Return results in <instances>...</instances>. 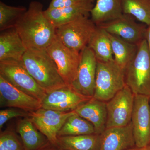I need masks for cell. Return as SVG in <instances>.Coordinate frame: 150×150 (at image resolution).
Listing matches in <instances>:
<instances>
[{"label":"cell","mask_w":150,"mask_h":150,"mask_svg":"<svg viewBox=\"0 0 150 150\" xmlns=\"http://www.w3.org/2000/svg\"><path fill=\"white\" fill-rule=\"evenodd\" d=\"M43 7L40 2H31L14 26L27 50H46L56 38V28Z\"/></svg>","instance_id":"obj_1"},{"label":"cell","mask_w":150,"mask_h":150,"mask_svg":"<svg viewBox=\"0 0 150 150\" xmlns=\"http://www.w3.org/2000/svg\"><path fill=\"white\" fill-rule=\"evenodd\" d=\"M22 62L30 74L46 93L67 86L46 50H27Z\"/></svg>","instance_id":"obj_2"},{"label":"cell","mask_w":150,"mask_h":150,"mask_svg":"<svg viewBox=\"0 0 150 150\" xmlns=\"http://www.w3.org/2000/svg\"><path fill=\"white\" fill-rule=\"evenodd\" d=\"M125 81L135 95L150 97V52L146 38L138 45L137 56L125 70Z\"/></svg>","instance_id":"obj_3"},{"label":"cell","mask_w":150,"mask_h":150,"mask_svg":"<svg viewBox=\"0 0 150 150\" xmlns=\"http://www.w3.org/2000/svg\"><path fill=\"white\" fill-rule=\"evenodd\" d=\"M126 85L125 70L114 60L97 61L94 98L107 102Z\"/></svg>","instance_id":"obj_4"},{"label":"cell","mask_w":150,"mask_h":150,"mask_svg":"<svg viewBox=\"0 0 150 150\" xmlns=\"http://www.w3.org/2000/svg\"><path fill=\"white\" fill-rule=\"evenodd\" d=\"M96 27L89 16L82 17L56 28V35L68 48L80 53L88 45Z\"/></svg>","instance_id":"obj_5"},{"label":"cell","mask_w":150,"mask_h":150,"mask_svg":"<svg viewBox=\"0 0 150 150\" xmlns=\"http://www.w3.org/2000/svg\"><path fill=\"white\" fill-rule=\"evenodd\" d=\"M0 76L17 88L40 102L47 94L30 74L22 61L0 62Z\"/></svg>","instance_id":"obj_6"},{"label":"cell","mask_w":150,"mask_h":150,"mask_svg":"<svg viewBox=\"0 0 150 150\" xmlns=\"http://www.w3.org/2000/svg\"><path fill=\"white\" fill-rule=\"evenodd\" d=\"M58 71L67 86H71L76 76L80 61V52L65 46L56 36L46 49Z\"/></svg>","instance_id":"obj_7"},{"label":"cell","mask_w":150,"mask_h":150,"mask_svg":"<svg viewBox=\"0 0 150 150\" xmlns=\"http://www.w3.org/2000/svg\"><path fill=\"white\" fill-rule=\"evenodd\" d=\"M135 94L128 86L106 102V129L123 127L131 123Z\"/></svg>","instance_id":"obj_8"},{"label":"cell","mask_w":150,"mask_h":150,"mask_svg":"<svg viewBox=\"0 0 150 150\" xmlns=\"http://www.w3.org/2000/svg\"><path fill=\"white\" fill-rule=\"evenodd\" d=\"M150 98L135 95L131 123L135 146L138 149L144 148L150 144Z\"/></svg>","instance_id":"obj_9"},{"label":"cell","mask_w":150,"mask_h":150,"mask_svg":"<svg viewBox=\"0 0 150 150\" xmlns=\"http://www.w3.org/2000/svg\"><path fill=\"white\" fill-rule=\"evenodd\" d=\"M97 60L93 51L86 46L80 52L76 76L70 86L79 93L93 97L95 88Z\"/></svg>","instance_id":"obj_10"},{"label":"cell","mask_w":150,"mask_h":150,"mask_svg":"<svg viewBox=\"0 0 150 150\" xmlns=\"http://www.w3.org/2000/svg\"><path fill=\"white\" fill-rule=\"evenodd\" d=\"M97 25L108 33L119 36L127 42L138 46L146 38L147 27L144 23L137 22L134 17L125 14Z\"/></svg>","instance_id":"obj_11"},{"label":"cell","mask_w":150,"mask_h":150,"mask_svg":"<svg viewBox=\"0 0 150 150\" xmlns=\"http://www.w3.org/2000/svg\"><path fill=\"white\" fill-rule=\"evenodd\" d=\"M75 111L64 112L40 108L29 112L28 116L38 130L52 144L57 145L58 134L67 118Z\"/></svg>","instance_id":"obj_12"},{"label":"cell","mask_w":150,"mask_h":150,"mask_svg":"<svg viewBox=\"0 0 150 150\" xmlns=\"http://www.w3.org/2000/svg\"><path fill=\"white\" fill-rule=\"evenodd\" d=\"M92 98L83 95L70 86H66L47 93L41 101V108L60 112H71Z\"/></svg>","instance_id":"obj_13"},{"label":"cell","mask_w":150,"mask_h":150,"mask_svg":"<svg viewBox=\"0 0 150 150\" xmlns=\"http://www.w3.org/2000/svg\"><path fill=\"white\" fill-rule=\"evenodd\" d=\"M0 105L1 107L15 108L28 112L41 108L39 100L17 88L1 76Z\"/></svg>","instance_id":"obj_14"},{"label":"cell","mask_w":150,"mask_h":150,"mask_svg":"<svg viewBox=\"0 0 150 150\" xmlns=\"http://www.w3.org/2000/svg\"><path fill=\"white\" fill-rule=\"evenodd\" d=\"M136 147L132 123L106 129L100 134L99 150H128Z\"/></svg>","instance_id":"obj_15"},{"label":"cell","mask_w":150,"mask_h":150,"mask_svg":"<svg viewBox=\"0 0 150 150\" xmlns=\"http://www.w3.org/2000/svg\"><path fill=\"white\" fill-rule=\"evenodd\" d=\"M94 2H86L60 8H47L44 12L56 28L82 17L90 16Z\"/></svg>","instance_id":"obj_16"},{"label":"cell","mask_w":150,"mask_h":150,"mask_svg":"<svg viewBox=\"0 0 150 150\" xmlns=\"http://www.w3.org/2000/svg\"><path fill=\"white\" fill-rule=\"evenodd\" d=\"M27 51V48L14 27L1 31L0 62L22 61Z\"/></svg>","instance_id":"obj_17"},{"label":"cell","mask_w":150,"mask_h":150,"mask_svg":"<svg viewBox=\"0 0 150 150\" xmlns=\"http://www.w3.org/2000/svg\"><path fill=\"white\" fill-rule=\"evenodd\" d=\"M78 115L93 125L96 134L100 135L106 129L107 111L106 102L93 97L74 110Z\"/></svg>","instance_id":"obj_18"},{"label":"cell","mask_w":150,"mask_h":150,"mask_svg":"<svg viewBox=\"0 0 150 150\" xmlns=\"http://www.w3.org/2000/svg\"><path fill=\"white\" fill-rule=\"evenodd\" d=\"M16 131L21 138L25 150H37L50 142L38 130L29 116L19 119Z\"/></svg>","instance_id":"obj_19"},{"label":"cell","mask_w":150,"mask_h":150,"mask_svg":"<svg viewBox=\"0 0 150 150\" xmlns=\"http://www.w3.org/2000/svg\"><path fill=\"white\" fill-rule=\"evenodd\" d=\"M123 14L120 0H96L90 16L97 25L115 19Z\"/></svg>","instance_id":"obj_20"},{"label":"cell","mask_w":150,"mask_h":150,"mask_svg":"<svg viewBox=\"0 0 150 150\" xmlns=\"http://www.w3.org/2000/svg\"><path fill=\"white\" fill-rule=\"evenodd\" d=\"M100 135L96 134L58 137L57 145L65 150H99Z\"/></svg>","instance_id":"obj_21"},{"label":"cell","mask_w":150,"mask_h":150,"mask_svg":"<svg viewBox=\"0 0 150 150\" xmlns=\"http://www.w3.org/2000/svg\"><path fill=\"white\" fill-rule=\"evenodd\" d=\"M87 46L93 51L97 61L108 62L114 60L108 33L99 26L96 25Z\"/></svg>","instance_id":"obj_22"},{"label":"cell","mask_w":150,"mask_h":150,"mask_svg":"<svg viewBox=\"0 0 150 150\" xmlns=\"http://www.w3.org/2000/svg\"><path fill=\"white\" fill-rule=\"evenodd\" d=\"M108 35L111 41L114 61L125 70L137 56L138 46L127 42L119 36L109 33Z\"/></svg>","instance_id":"obj_23"},{"label":"cell","mask_w":150,"mask_h":150,"mask_svg":"<svg viewBox=\"0 0 150 150\" xmlns=\"http://www.w3.org/2000/svg\"><path fill=\"white\" fill-rule=\"evenodd\" d=\"M94 134H96L95 130L92 124L75 112L65 121L58 133V137Z\"/></svg>","instance_id":"obj_24"},{"label":"cell","mask_w":150,"mask_h":150,"mask_svg":"<svg viewBox=\"0 0 150 150\" xmlns=\"http://www.w3.org/2000/svg\"><path fill=\"white\" fill-rule=\"evenodd\" d=\"M123 14L134 17L147 26L150 25V0H120Z\"/></svg>","instance_id":"obj_25"},{"label":"cell","mask_w":150,"mask_h":150,"mask_svg":"<svg viewBox=\"0 0 150 150\" xmlns=\"http://www.w3.org/2000/svg\"><path fill=\"white\" fill-rule=\"evenodd\" d=\"M27 9L23 6H13L0 2L1 31L14 27L18 19Z\"/></svg>","instance_id":"obj_26"},{"label":"cell","mask_w":150,"mask_h":150,"mask_svg":"<svg viewBox=\"0 0 150 150\" xmlns=\"http://www.w3.org/2000/svg\"><path fill=\"white\" fill-rule=\"evenodd\" d=\"M11 128L1 131L0 150H25L21 138Z\"/></svg>","instance_id":"obj_27"},{"label":"cell","mask_w":150,"mask_h":150,"mask_svg":"<svg viewBox=\"0 0 150 150\" xmlns=\"http://www.w3.org/2000/svg\"><path fill=\"white\" fill-rule=\"evenodd\" d=\"M29 112L21 109L10 108L0 111V129H1L3 126L9 120L13 118L18 117H28Z\"/></svg>","instance_id":"obj_28"},{"label":"cell","mask_w":150,"mask_h":150,"mask_svg":"<svg viewBox=\"0 0 150 150\" xmlns=\"http://www.w3.org/2000/svg\"><path fill=\"white\" fill-rule=\"evenodd\" d=\"M88 1L95 2V0H51L48 8H60Z\"/></svg>","instance_id":"obj_29"},{"label":"cell","mask_w":150,"mask_h":150,"mask_svg":"<svg viewBox=\"0 0 150 150\" xmlns=\"http://www.w3.org/2000/svg\"><path fill=\"white\" fill-rule=\"evenodd\" d=\"M59 147L56 145L49 142L46 145L37 150H56Z\"/></svg>","instance_id":"obj_30"},{"label":"cell","mask_w":150,"mask_h":150,"mask_svg":"<svg viewBox=\"0 0 150 150\" xmlns=\"http://www.w3.org/2000/svg\"><path fill=\"white\" fill-rule=\"evenodd\" d=\"M146 39L150 52V25L147 27L146 34Z\"/></svg>","instance_id":"obj_31"},{"label":"cell","mask_w":150,"mask_h":150,"mask_svg":"<svg viewBox=\"0 0 150 150\" xmlns=\"http://www.w3.org/2000/svg\"><path fill=\"white\" fill-rule=\"evenodd\" d=\"M142 150H150V144L146 147L143 149H141Z\"/></svg>","instance_id":"obj_32"},{"label":"cell","mask_w":150,"mask_h":150,"mask_svg":"<svg viewBox=\"0 0 150 150\" xmlns=\"http://www.w3.org/2000/svg\"><path fill=\"white\" fill-rule=\"evenodd\" d=\"M128 150H142L141 149H138L137 147H134V148H132V149H130Z\"/></svg>","instance_id":"obj_33"},{"label":"cell","mask_w":150,"mask_h":150,"mask_svg":"<svg viewBox=\"0 0 150 150\" xmlns=\"http://www.w3.org/2000/svg\"><path fill=\"white\" fill-rule=\"evenodd\" d=\"M65 150L64 149H61V148H58V149H57V150Z\"/></svg>","instance_id":"obj_34"},{"label":"cell","mask_w":150,"mask_h":150,"mask_svg":"<svg viewBox=\"0 0 150 150\" xmlns=\"http://www.w3.org/2000/svg\"></svg>","instance_id":"obj_35"}]
</instances>
